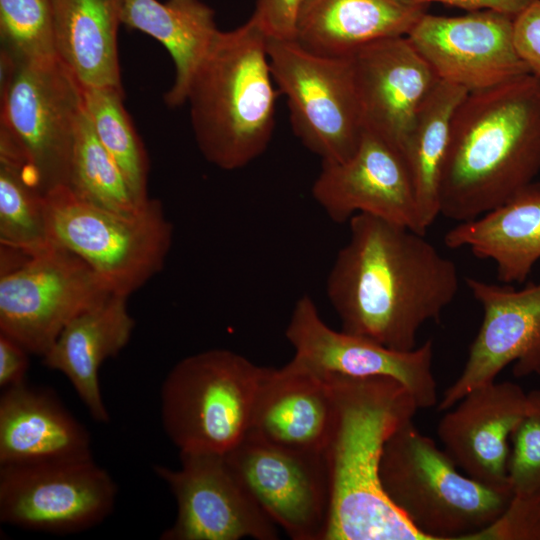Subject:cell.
Returning a JSON list of instances; mask_svg holds the SVG:
<instances>
[{
  "instance_id": "6da1fadb",
  "label": "cell",
  "mask_w": 540,
  "mask_h": 540,
  "mask_svg": "<svg viewBox=\"0 0 540 540\" xmlns=\"http://www.w3.org/2000/svg\"><path fill=\"white\" fill-rule=\"evenodd\" d=\"M328 274L326 292L342 330L391 349L417 347L420 328L456 297V264L425 234L357 214Z\"/></svg>"
},
{
  "instance_id": "7a4b0ae2",
  "label": "cell",
  "mask_w": 540,
  "mask_h": 540,
  "mask_svg": "<svg viewBox=\"0 0 540 540\" xmlns=\"http://www.w3.org/2000/svg\"><path fill=\"white\" fill-rule=\"evenodd\" d=\"M540 172V80L468 92L451 121L440 215L460 222L504 204Z\"/></svg>"
},
{
  "instance_id": "3957f363",
  "label": "cell",
  "mask_w": 540,
  "mask_h": 540,
  "mask_svg": "<svg viewBox=\"0 0 540 540\" xmlns=\"http://www.w3.org/2000/svg\"><path fill=\"white\" fill-rule=\"evenodd\" d=\"M337 419L326 451L330 508L324 540H427L391 503L380 463L392 433L419 409L409 391L387 377L325 376Z\"/></svg>"
},
{
  "instance_id": "277c9868",
  "label": "cell",
  "mask_w": 540,
  "mask_h": 540,
  "mask_svg": "<svg viewBox=\"0 0 540 540\" xmlns=\"http://www.w3.org/2000/svg\"><path fill=\"white\" fill-rule=\"evenodd\" d=\"M267 41L251 18L220 30L189 83L195 141L203 157L223 170L245 167L271 141L277 91Z\"/></svg>"
},
{
  "instance_id": "5b68a950",
  "label": "cell",
  "mask_w": 540,
  "mask_h": 540,
  "mask_svg": "<svg viewBox=\"0 0 540 540\" xmlns=\"http://www.w3.org/2000/svg\"><path fill=\"white\" fill-rule=\"evenodd\" d=\"M380 478L391 503L427 540H470L502 514L513 495L460 473L413 420L386 441Z\"/></svg>"
},
{
  "instance_id": "8992f818",
  "label": "cell",
  "mask_w": 540,
  "mask_h": 540,
  "mask_svg": "<svg viewBox=\"0 0 540 540\" xmlns=\"http://www.w3.org/2000/svg\"><path fill=\"white\" fill-rule=\"evenodd\" d=\"M0 102V160L25 166L44 195L67 186L83 86L58 58L1 53Z\"/></svg>"
},
{
  "instance_id": "52a82bcc",
  "label": "cell",
  "mask_w": 540,
  "mask_h": 540,
  "mask_svg": "<svg viewBox=\"0 0 540 540\" xmlns=\"http://www.w3.org/2000/svg\"><path fill=\"white\" fill-rule=\"evenodd\" d=\"M264 367L228 349L180 360L161 387L164 431L179 452L226 454L247 435Z\"/></svg>"
},
{
  "instance_id": "ba28073f",
  "label": "cell",
  "mask_w": 540,
  "mask_h": 540,
  "mask_svg": "<svg viewBox=\"0 0 540 540\" xmlns=\"http://www.w3.org/2000/svg\"><path fill=\"white\" fill-rule=\"evenodd\" d=\"M45 200L53 243L83 259L112 294L128 297L163 268L173 226L160 201L123 214L85 202L66 186Z\"/></svg>"
},
{
  "instance_id": "9c48e42d",
  "label": "cell",
  "mask_w": 540,
  "mask_h": 540,
  "mask_svg": "<svg viewBox=\"0 0 540 540\" xmlns=\"http://www.w3.org/2000/svg\"><path fill=\"white\" fill-rule=\"evenodd\" d=\"M267 51L294 134L322 162L348 159L364 130L350 55H322L277 39H268Z\"/></svg>"
},
{
  "instance_id": "30bf717a",
  "label": "cell",
  "mask_w": 540,
  "mask_h": 540,
  "mask_svg": "<svg viewBox=\"0 0 540 540\" xmlns=\"http://www.w3.org/2000/svg\"><path fill=\"white\" fill-rule=\"evenodd\" d=\"M112 294L78 255L55 245L0 275V333L44 356L64 327Z\"/></svg>"
},
{
  "instance_id": "8fae6325",
  "label": "cell",
  "mask_w": 540,
  "mask_h": 540,
  "mask_svg": "<svg viewBox=\"0 0 540 540\" xmlns=\"http://www.w3.org/2000/svg\"><path fill=\"white\" fill-rule=\"evenodd\" d=\"M117 492L93 458L0 466V521L31 531L77 533L109 517Z\"/></svg>"
},
{
  "instance_id": "7c38bea8",
  "label": "cell",
  "mask_w": 540,
  "mask_h": 540,
  "mask_svg": "<svg viewBox=\"0 0 540 540\" xmlns=\"http://www.w3.org/2000/svg\"><path fill=\"white\" fill-rule=\"evenodd\" d=\"M181 465H154L169 487L177 515L161 540L278 539L277 525L252 496L225 454L180 452Z\"/></svg>"
},
{
  "instance_id": "4fadbf2b",
  "label": "cell",
  "mask_w": 540,
  "mask_h": 540,
  "mask_svg": "<svg viewBox=\"0 0 540 540\" xmlns=\"http://www.w3.org/2000/svg\"><path fill=\"white\" fill-rule=\"evenodd\" d=\"M285 336L295 351L292 360L321 377H387L401 383L419 409L438 403L431 340L412 350L399 351L333 330L322 320L308 295L295 303Z\"/></svg>"
},
{
  "instance_id": "5bb4252c",
  "label": "cell",
  "mask_w": 540,
  "mask_h": 540,
  "mask_svg": "<svg viewBox=\"0 0 540 540\" xmlns=\"http://www.w3.org/2000/svg\"><path fill=\"white\" fill-rule=\"evenodd\" d=\"M227 460L270 519L293 540H324L330 508L326 454L285 449L249 433Z\"/></svg>"
},
{
  "instance_id": "9a60e30c",
  "label": "cell",
  "mask_w": 540,
  "mask_h": 540,
  "mask_svg": "<svg viewBox=\"0 0 540 540\" xmlns=\"http://www.w3.org/2000/svg\"><path fill=\"white\" fill-rule=\"evenodd\" d=\"M466 285L482 306L483 319L461 374L438 402L440 411L495 381L510 363L516 377L540 376V282L517 290L467 277Z\"/></svg>"
},
{
  "instance_id": "2e32d148",
  "label": "cell",
  "mask_w": 540,
  "mask_h": 540,
  "mask_svg": "<svg viewBox=\"0 0 540 540\" xmlns=\"http://www.w3.org/2000/svg\"><path fill=\"white\" fill-rule=\"evenodd\" d=\"M514 18L493 10L426 13L407 37L440 80L479 91L529 73L514 45Z\"/></svg>"
},
{
  "instance_id": "e0dca14e",
  "label": "cell",
  "mask_w": 540,
  "mask_h": 540,
  "mask_svg": "<svg viewBox=\"0 0 540 540\" xmlns=\"http://www.w3.org/2000/svg\"><path fill=\"white\" fill-rule=\"evenodd\" d=\"M312 196L335 223L368 214L426 233L402 153L366 129L348 159L322 162Z\"/></svg>"
},
{
  "instance_id": "ac0fdd59",
  "label": "cell",
  "mask_w": 540,
  "mask_h": 540,
  "mask_svg": "<svg viewBox=\"0 0 540 540\" xmlns=\"http://www.w3.org/2000/svg\"><path fill=\"white\" fill-rule=\"evenodd\" d=\"M350 57L364 129L402 153L439 77L407 36L368 43Z\"/></svg>"
},
{
  "instance_id": "d6986e66",
  "label": "cell",
  "mask_w": 540,
  "mask_h": 540,
  "mask_svg": "<svg viewBox=\"0 0 540 540\" xmlns=\"http://www.w3.org/2000/svg\"><path fill=\"white\" fill-rule=\"evenodd\" d=\"M455 405L437 426L444 450L469 477L511 489L509 440L526 412L527 392L513 382L493 381L472 389Z\"/></svg>"
},
{
  "instance_id": "ffe728a7",
  "label": "cell",
  "mask_w": 540,
  "mask_h": 540,
  "mask_svg": "<svg viewBox=\"0 0 540 540\" xmlns=\"http://www.w3.org/2000/svg\"><path fill=\"white\" fill-rule=\"evenodd\" d=\"M336 419L330 384L291 360L264 367L248 433L285 449L326 454Z\"/></svg>"
},
{
  "instance_id": "44dd1931",
  "label": "cell",
  "mask_w": 540,
  "mask_h": 540,
  "mask_svg": "<svg viewBox=\"0 0 540 540\" xmlns=\"http://www.w3.org/2000/svg\"><path fill=\"white\" fill-rule=\"evenodd\" d=\"M93 458L91 437L46 388L4 389L0 397V466H23Z\"/></svg>"
},
{
  "instance_id": "7402d4cb",
  "label": "cell",
  "mask_w": 540,
  "mask_h": 540,
  "mask_svg": "<svg viewBox=\"0 0 540 540\" xmlns=\"http://www.w3.org/2000/svg\"><path fill=\"white\" fill-rule=\"evenodd\" d=\"M126 296L110 294L71 320L43 356V364L61 372L71 383L91 417L110 422L100 389L99 370L129 342L135 321Z\"/></svg>"
},
{
  "instance_id": "603a6c76",
  "label": "cell",
  "mask_w": 540,
  "mask_h": 540,
  "mask_svg": "<svg viewBox=\"0 0 540 540\" xmlns=\"http://www.w3.org/2000/svg\"><path fill=\"white\" fill-rule=\"evenodd\" d=\"M428 0H302L295 40L306 49L347 56L385 38L407 36Z\"/></svg>"
},
{
  "instance_id": "cb8c5ba5",
  "label": "cell",
  "mask_w": 540,
  "mask_h": 540,
  "mask_svg": "<svg viewBox=\"0 0 540 540\" xmlns=\"http://www.w3.org/2000/svg\"><path fill=\"white\" fill-rule=\"evenodd\" d=\"M444 243L493 261L504 284L524 282L540 260V183L533 182L504 204L458 223L445 234Z\"/></svg>"
},
{
  "instance_id": "d4e9b609",
  "label": "cell",
  "mask_w": 540,
  "mask_h": 540,
  "mask_svg": "<svg viewBox=\"0 0 540 540\" xmlns=\"http://www.w3.org/2000/svg\"><path fill=\"white\" fill-rule=\"evenodd\" d=\"M58 59L83 87L124 90L117 34L122 0H52Z\"/></svg>"
},
{
  "instance_id": "484cf974",
  "label": "cell",
  "mask_w": 540,
  "mask_h": 540,
  "mask_svg": "<svg viewBox=\"0 0 540 540\" xmlns=\"http://www.w3.org/2000/svg\"><path fill=\"white\" fill-rule=\"evenodd\" d=\"M121 21L165 47L175 79L164 101L172 108L184 104L189 83L220 32L214 11L200 0H122Z\"/></svg>"
},
{
  "instance_id": "4316f807",
  "label": "cell",
  "mask_w": 540,
  "mask_h": 540,
  "mask_svg": "<svg viewBox=\"0 0 540 540\" xmlns=\"http://www.w3.org/2000/svg\"><path fill=\"white\" fill-rule=\"evenodd\" d=\"M467 93L460 86L440 80L422 106L402 148L425 232L440 215V190L451 121Z\"/></svg>"
},
{
  "instance_id": "83f0119b",
  "label": "cell",
  "mask_w": 540,
  "mask_h": 540,
  "mask_svg": "<svg viewBox=\"0 0 540 540\" xmlns=\"http://www.w3.org/2000/svg\"><path fill=\"white\" fill-rule=\"evenodd\" d=\"M79 199L123 214H135L141 204L120 167L101 144L85 112L76 131L66 186Z\"/></svg>"
},
{
  "instance_id": "f1b7e54d",
  "label": "cell",
  "mask_w": 540,
  "mask_h": 540,
  "mask_svg": "<svg viewBox=\"0 0 540 540\" xmlns=\"http://www.w3.org/2000/svg\"><path fill=\"white\" fill-rule=\"evenodd\" d=\"M124 90L83 87L84 110L104 148L141 204L148 197L149 160L124 104Z\"/></svg>"
},
{
  "instance_id": "f546056e",
  "label": "cell",
  "mask_w": 540,
  "mask_h": 540,
  "mask_svg": "<svg viewBox=\"0 0 540 540\" xmlns=\"http://www.w3.org/2000/svg\"><path fill=\"white\" fill-rule=\"evenodd\" d=\"M0 243L28 256L43 253L53 243L45 195L24 167L0 161Z\"/></svg>"
},
{
  "instance_id": "4dcf8cb0",
  "label": "cell",
  "mask_w": 540,
  "mask_h": 540,
  "mask_svg": "<svg viewBox=\"0 0 540 540\" xmlns=\"http://www.w3.org/2000/svg\"><path fill=\"white\" fill-rule=\"evenodd\" d=\"M1 53L13 61L58 58L52 0H0Z\"/></svg>"
},
{
  "instance_id": "1f68e13d",
  "label": "cell",
  "mask_w": 540,
  "mask_h": 540,
  "mask_svg": "<svg viewBox=\"0 0 540 540\" xmlns=\"http://www.w3.org/2000/svg\"><path fill=\"white\" fill-rule=\"evenodd\" d=\"M510 440L508 481L512 493L540 489V390L527 392L526 412Z\"/></svg>"
},
{
  "instance_id": "d6a6232c",
  "label": "cell",
  "mask_w": 540,
  "mask_h": 540,
  "mask_svg": "<svg viewBox=\"0 0 540 540\" xmlns=\"http://www.w3.org/2000/svg\"><path fill=\"white\" fill-rule=\"evenodd\" d=\"M470 540H540V489L513 494L502 514Z\"/></svg>"
},
{
  "instance_id": "836d02e7",
  "label": "cell",
  "mask_w": 540,
  "mask_h": 540,
  "mask_svg": "<svg viewBox=\"0 0 540 540\" xmlns=\"http://www.w3.org/2000/svg\"><path fill=\"white\" fill-rule=\"evenodd\" d=\"M302 0H257L250 17L268 39L295 40Z\"/></svg>"
},
{
  "instance_id": "e575fe53",
  "label": "cell",
  "mask_w": 540,
  "mask_h": 540,
  "mask_svg": "<svg viewBox=\"0 0 540 540\" xmlns=\"http://www.w3.org/2000/svg\"><path fill=\"white\" fill-rule=\"evenodd\" d=\"M513 40L529 73L540 80V0L514 18Z\"/></svg>"
},
{
  "instance_id": "d590c367",
  "label": "cell",
  "mask_w": 540,
  "mask_h": 540,
  "mask_svg": "<svg viewBox=\"0 0 540 540\" xmlns=\"http://www.w3.org/2000/svg\"><path fill=\"white\" fill-rule=\"evenodd\" d=\"M30 353L17 341L0 333V387L11 388L25 383Z\"/></svg>"
},
{
  "instance_id": "8d00e7d4",
  "label": "cell",
  "mask_w": 540,
  "mask_h": 540,
  "mask_svg": "<svg viewBox=\"0 0 540 540\" xmlns=\"http://www.w3.org/2000/svg\"><path fill=\"white\" fill-rule=\"evenodd\" d=\"M430 3H442L457 7L467 12L493 10L516 17L536 0H428Z\"/></svg>"
}]
</instances>
